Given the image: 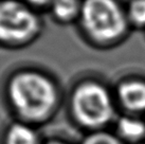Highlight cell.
<instances>
[{"instance_id": "obj_8", "label": "cell", "mask_w": 145, "mask_h": 144, "mask_svg": "<svg viewBox=\"0 0 145 144\" xmlns=\"http://www.w3.org/2000/svg\"><path fill=\"white\" fill-rule=\"evenodd\" d=\"M78 0H53V12L58 18L69 19L78 11Z\"/></svg>"}, {"instance_id": "obj_1", "label": "cell", "mask_w": 145, "mask_h": 144, "mask_svg": "<svg viewBox=\"0 0 145 144\" xmlns=\"http://www.w3.org/2000/svg\"><path fill=\"white\" fill-rule=\"evenodd\" d=\"M10 96L22 116L39 119L51 110L56 93L46 77L36 73H21L10 85Z\"/></svg>"}, {"instance_id": "obj_11", "label": "cell", "mask_w": 145, "mask_h": 144, "mask_svg": "<svg viewBox=\"0 0 145 144\" xmlns=\"http://www.w3.org/2000/svg\"><path fill=\"white\" fill-rule=\"evenodd\" d=\"M29 1L32 2V3H35V4H44V3L49 2L50 0H29Z\"/></svg>"}, {"instance_id": "obj_4", "label": "cell", "mask_w": 145, "mask_h": 144, "mask_svg": "<svg viewBox=\"0 0 145 144\" xmlns=\"http://www.w3.org/2000/svg\"><path fill=\"white\" fill-rule=\"evenodd\" d=\"M37 17L18 1L0 2V39L20 41L28 38L37 28Z\"/></svg>"}, {"instance_id": "obj_2", "label": "cell", "mask_w": 145, "mask_h": 144, "mask_svg": "<svg viewBox=\"0 0 145 144\" xmlns=\"http://www.w3.org/2000/svg\"><path fill=\"white\" fill-rule=\"evenodd\" d=\"M85 28L95 38L113 39L125 29V18L116 0H85L82 7Z\"/></svg>"}, {"instance_id": "obj_7", "label": "cell", "mask_w": 145, "mask_h": 144, "mask_svg": "<svg viewBox=\"0 0 145 144\" xmlns=\"http://www.w3.org/2000/svg\"><path fill=\"white\" fill-rule=\"evenodd\" d=\"M119 129L128 139H139L145 134V124L131 118H123L119 122Z\"/></svg>"}, {"instance_id": "obj_5", "label": "cell", "mask_w": 145, "mask_h": 144, "mask_svg": "<svg viewBox=\"0 0 145 144\" xmlns=\"http://www.w3.org/2000/svg\"><path fill=\"white\" fill-rule=\"evenodd\" d=\"M119 96L122 103L131 110L145 109V83L127 82L121 85Z\"/></svg>"}, {"instance_id": "obj_10", "label": "cell", "mask_w": 145, "mask_h": 144, "mask_svg": "<svg viewBox=\"0 0 145 144\" xmlns=\"http://www.w3.org/2000/svg\"><path fill=\"white\" fill-rule=\"evenodd\" d=\"M84 144H120V142L108 134H95L86 139Z\"/></svg>"}, {"instance_id": "obj_6", "label": "cell", "mask_w": 145, "mask_h": 144, "mask_svg": "<svg viewBox=\"0 0 145 144\" xmlns=\"http://www.w3.org/2000/svg\"><path fill=\"white\" fill-rule=\"evenodd\" d=\"M7 141L8 144H36V136L28 126L15 124L8 130Z\"/></svg>"}, {"instance_id": "obj_3", "label": "cell", "mask_w": 145, "mask_h": 144, "mask_svg": "<svg viewBox=\"0 0 145 144\" xmlns=\"http://www.w3.org/2000/svg\"><path fill=\"white\" fill-rule=\"evenodd\" d=\"M74 113L83 124L100 126L111 118L112 106L107 91L94 83L82 85L73 96Z\"/></svg>"}, {"instance_id": "obj_9", "label": "cell", "mask_w": 145, "mask_h": 144, "mask_svg": "<svg viewBox=\"0 0 145 144\" xmlns=\"http://www.w3.org/2000/svg\"><path fill=\"white\" fill-rule=\"evenodd\" d=\"M129 16L138 24H145V0H133L129 7Z\"/></svg>"}, {"instance_id": "obj_12", "label": "cell", "mask_w": 145, "mask_h": 144, "mask_svg": "<svg viewBox=\"0 0 145 144\" xmlns=\"http://www.w3.org/2000/svg\"><path fill=\"white\" fill-rule=\"evenodd\" d=\"M50 144H64V143H61V142H52V143Z\"/></svg>"}]
</instances>
